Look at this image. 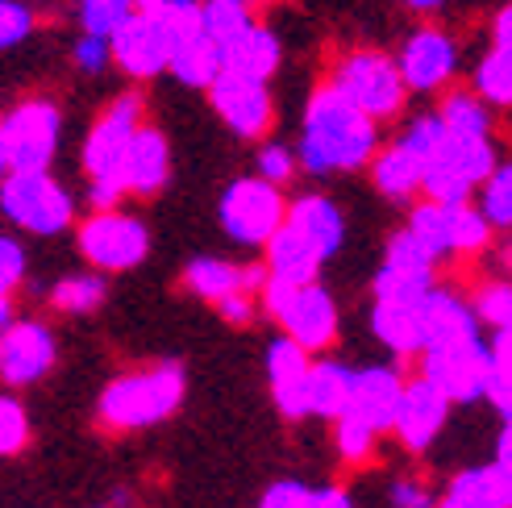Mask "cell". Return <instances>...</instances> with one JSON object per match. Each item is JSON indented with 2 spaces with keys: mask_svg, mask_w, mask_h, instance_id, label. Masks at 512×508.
<instances>
[{
  "mask_svg": "<svg viewBox=\"0 0 512 508\" xmlns=\"http://www.w3.org/2000/svg\"><path fill=\"white\" fill-rule=\"evenodd\" d=\"M263 267H267L271 279H279V284L300 288V284H317V275L325 267V254L304 238L296 225L284 221V230H279L263 250Z\"/></svg>",
  "mask_w": 512,
  "mask_h": 508,
  "instance_id": "24",
  "label": "cell"
},
{
  "mask_svg": "<svg viewBox=\"0 0 512 508\" xmlns=\"http://www.w3.org/2000/svg\"><path fill=\"white\" fill-rule=\"evenodd\" d=\"M80 5H84V0H80Z\"/></svg>",
  "mask_w": 512,
  "mask_h": 508,
  "instance_id": "57",
  "label": "cell"
},
{
  "mask_svg": "<svg viewBox=\"0 0 512 508\" xmlns=\"http://www.w3.org/2000/svg\"><path fill=\"white\" fill-rule=\"evenodd\" d=\"M113 63L125 80L150 84L159 75H171V34L163 17H134L113 38Z\"/></svg>",
  "mask_w": 512,
  "mask_h": 508,
  "instance_id": "17",
  "label": "cell"
},
{
  "mask_svg": "<svg viewBox=\"0 0 512 508\" xmlns=\"http://www.w3.org/2000/svg\"><path fill=\"white\" fill-rule=\"evenodd\" d=\"M496 459L500 463H512V417L500 421V438H496Z\"/></svg>",
  "mask_w": 512,
  "mask_h": 508,
  "instance_id": "52",
  "label": "cell"
},
{
  "mask_svg": "<svg viewBox=\"0 0 512 508\" xmlns=\"http://www.w3.org/2000/svg\"><path fill=\"white\" fill-rule=\"evenodd\" d=\"M71 63H75V71H84V75H105L109 67H117L113 63V42L80 34L71 42Z\"/></svg>",
  "mask_w": 512,
  "mask_h": 508,
  "instance_id": "42",
  "label": "cell"
},
{
  "mask_svg": "<svg viewBox=\"0 0 512 508\" xmlns=\"http://www.w3.org/2000/svg\"><path fill=\"white\" fill-rule=\"evenodd\" d=\"M396 63L413 96L450 92L458 80V67H463V46L442 25H417L413 34H404Z\"/></svg>",
  "mask_w": 512,
  "mask_h": 508,
  "instance_id": "12",
  "label": "cell"
},
{
  "mask_svg": "<svg viewBox=\"0 0 512 508\" xmlns=\"http://www.w3.org/2000/svg\"><path fill=\"white\" fill-rule=\"evenodd\" d=\"M408 230H413L438 259H454V221H450V205H433V200H417L408 209Z\"/></svg>",
  "mask_w": 512,
  "mask_h": 508,
  "instance_id": "31",
  "label": "cell"
},
{
  "mask_svg": "<svg viewBox=\"0 0 512 508\" xmlns=\"http://www.w3.org/2000/svg\"><path fill=\"white\" fill-rule=\"evenodd\" d=\"M188 396V375L179 363H155L109 379L96 396V421L109 434H138L179 413Z\"/></svg>",
  "mask_w": 512,
  "mask_h": 508,
  "instance_id": "3",
  "label": "cell"
},
{
  "mask_svg": "<svg viewBox=\"0 0 512 508\" xmlns=\"http://www.w3.org/2000/svg\"><path fill=\"white\" fill-rule=\"evenodd\" d=\"M288 225H296V230L325 254V263L346 246V213L325 192H300V196H292Z\"/></svg>",
  "mask_w": 512,
  "mask_h": 508,
  "instance_id": "23",
  "label": "cell"
},
{
  "mask_svg": "<svg viewBox=\"0 0 512 508\" xmlns=\"http://www.w3.org/2000/svg\"><path fill=\"white\" fill-rule=\"evenodd\" d=\"M334 450L346 467H367L379 450V434L371 425L354 421V417H338L334 421Z\"/></svg>",
  "mask_w": 512,
  "mask_h": 508,
  "instance_id": "37",
  "label": "cell"
},
{
  "mask_svg": "<svg viewBox=\"0 0 512 508\" xmlns=\"http://www.w3.org/2000/svg\"><path fill=\"white\" fill-rule=\"evenodd\" d=\"M259 296H246V292H238V296H225V300H217L213 309H217V317L225 321V325H238V329H246V325H254V317H259Z\"/></svg>",
  "mask_w": 512,
  "mask_h": 508,
  "instance_id": "46",
  "label": "cell"
},
{
  "mask_svg": "<svg viewBox=\"0 0 512 508\" xmlns=\"http://www.w3.org/2000/svg\"><path fill=\"white\" fill-rule=\"evenodd\" d=\"M367 175H371V188L383 200H396V205L413 209V200L425 196V163L408 146H400L396 138L375 155V163L367 167Z\"/></svg>",
  "mask_w": 512,
  "mask_h": 508,
  "instance_id": "22",
  "label": "cell"
},
{
  "mask_svg": "<svg viewBox=\"0 0 512 508\" xmlns=\"http://www.w3.org/2000/svg\"><path fill=\"white\" fill-rule=\"evenodd\" d=\"M471 92L492 113L496 109H512V55H508V50H500V46L483 50L475 71H471Z\"/></svg>",
  "mask_w": 512,
  "mask_h": 508,
  "instance_id": "29",
  "label": "cell"
},
{
  "mask_svg": "<svg viewBox=\"0 0 512 508\" xmlns=\"http://www.w3.org/2000/svg\"><path fill=\"white\" fill-rule=\"evenodd\" d=\"M0 213L34 238H59L75 225V200L50 171L5 175L0 180Z\"/></svg>",
  "mask_w": 512,
  "mask_h": 508,
  "instance_id": "9",
  "label": "cell"
},
{
  "mask_svg": "<svg viewBox=\"0 0 512 508\" xmlns=\"http://www.w3.org/2000/svg\"><path fill=\"white\" fill-rule=\"evenodd\" d=\"M105 508H117V504H105Z\"/></svg>",
  "mask_w": 512,
  "mask_h": 508,
  "instance_id": "56",
  "label": "cell"
},
{
  "mask_svg": "<svg viewBox=\"0 0 512 508\" xmlns=\"http://www.w3.org/2000/svg\"><path fill=\"white\" fill-rule=\"evenodd\" d=\"M471 304L479 321L492 329V334H508L512 329V275H492V279H479L471 288Z\"/></svg>",
  "mask_w": 512,
  "mask_h": 508,
  "instance_id": "32",
  "label": "cell"
},
{
  "mask_svg": "<svg viewBox=\"0 0 512 508\" xmlns=\"http://www.w3.org/2000/svg\"><path fill=\"white\" fill-rule=\"evenodd\" d=\"M63 142V109L50 96H21L0 117V167L5 175L50 171Z\"/></svg>",
  "mask_w": 512,
  "mask_h": 508,
  "instance_id": "5",
  "label": "cell"
},
{
  "mask_svg": "<svg viewBox=\"0 0 512 508\" xmlns=\"http://www.w3.org/2000/svg\"><path fill=\"white\" fill-rule=\"evenodd\" d=\"M313 508H354V496L342 484H321L313 496Z\"/></svg>",
  "mask_w": 512,
  "mask_h": 508,
  "instance_id": "49",
  "label": "cell"
},
{
  "mask_svg": "<svg viewBox=\"0 0 512 508\" xmlns=\"http://www.w3.org/2000/svg\"><path fill=\"white\" fill-rule=\"evenodd\" d=\"M475 205L483 209V217L492 221L496 234H512V159H500L492 180L479 188Z\"/></svg>",
  "mask_w": 512,
  "mask_h": 508,
  "instance_id": "34",
  "label": "cell"
},
{
  "mask_svg": "<svg viewBox=\"0 0 512 508\" xmlns=\"http://www.w3.org/2000/svg\"><path fill=\"white\" fill-rule=\"evenodd\" d=\"M288 205L292 200L284 196V188H275L259 175H242L234 180L221 200H217V225L221 234L234 242V246H246V250H267V242L284 230L288 221Z\"/></svg>",
  "mask_w": 512,
  "mask_h": 508,
  "instance_id": "8",
  "label": "cell"
},
{
  "mask_svg": "<svg viewBox=\"0 0 512 508\" xmlns=\"http://www.w3.org/2000/svg\"><path fill=\"white\" fill-rule=\"evenodd\" d=\"M450 409L454 400L438 388L429 384L425 375H413L404 388V400H400V413H396V442L408 450V454H425L433 442L442 438V429L450 421Z\"/></svg>",
  "mask_w": 512,
  "mask_h": 508,
  "instance_id": "15",
  "label": "cell"
},
{
  "mask_svg": "<svg viewBox=\"0 0 512 508\" xmlns=\"http://www.w3.org/2000/svg\"><path fill=\"white\" fill-rule=\"evenodd\" d=\"M163 9H167V0H134L138 17H163Z\"/></svg>",
  "mask_w": 512,
  "mask_h": 508,
  "instance_id": "53",
  "label": "cell"
},
{
  "mask_svg": "<svg viewBox=\"0 0 512 508\" xmlns=\"http://www.w3.org/2000/svg\"><path fill=\"white\" fill-rule=\"evenodd\" d=\"M379 150H383L379 121L350 105L329 80H321L304 100V117H300V142H296L300 171H309L313 180L367 171Z\"/></svg>",
  "mask_w": 512,
  "mask_h": 508,
  "instance_id": "1",
  "label": "cell"
},
{
  "mask_svg": "<svg viewBox=\"0 0 512 508\" xmlns=\"http://www.w3.org/2000/svg\"><path fill=\"white\" fill-rule=\"evenodd\" d=\"M204 25H209V38L225 50L229 42H238L250 25H259L254 9H246L242 0H204Z\"/></svg>",
  "mask_w": 512,
  "mask_h": 508,
  "instance_id": "36",
  "label": "cell"
},
{
  "mask_svg": "<svg viewBox=\"0 0 512 508\" xmlns=\"http://www.w3.org/2000/svg\"><path fill=\"white\" fill-rule=\"evenodd\" d=\"M254 175L275 188H288L296 175H300V155L296 146H284V142H263L259 155H254Z\"/></svg>",
  "mask_w": 512,
  "mask_h": 508,
  "instance_id": "39",
  "label": "cell"
},
{
  "mask_svg": "<svg viewBox=\"0 0 512 508\" xmlns=\"http://www.w3.org/2000/svg\"><path fill=\"white\" fill-rule=\"evenodd\" d=\"M105 296H109V279L105 275L100 271H75V275H63V279L50 284L46 304L55 313H63V317H88V313H96L100 304H105Z\"/></svg>",
  "mask_w": 512,
  "mask_h": 508,
  "instance_id": "27",
  "label": "cell"
},
{
  "mask_svg": "<svg viewBox=\"0 0 512 508\" xmlns=\"http://www.w3.org/2000/svg\"><path fill=\"white\" fill-rule=\"evenodd\" d=\"M163 25L171 34V80L209 92L225 71V55L209 38V25H204V0H167Z\"/></svg>",
  "mask_w": 512,
  "mask_h": 508,
  "instance_id": "10",
  "label": "cell"
},
{
  "mask_svg": "<svg viewBox=\"0 0 512 508\" xmlns=\"http://www.w3.org/2000/svg\"><path fill=\"white\" fill-rule=\"evenodd\" d=\"M438 254H433L408 225H400V230L383 242V259L379 267H388V271H400V275H413V279H433V271H438ZM438 284V279H433Z\"/></svg>",
  "mask_w": 512,
  "mask_h": 508,
  "instance_id": "30",
  "label": "cell"
},
{
  "mask_svg": "<svg viewBox=\"0 0 512 508\" xmlns=\"http://www.w3.org/2000/svg\"><path fill=\"white\" fill-rule=\"evenodd\" d=\"M400 5H404L408 13H417V17H433V13H442L450 0H400Z\"/></svg>",
  "mask_w": 512,
  "mask_h": 508,
  "instance_id": "51",
  "label": "cell"
},
{
  "mask_svg": "<svg viewBox=\"0 0 512 508\" xmlns=\"http://www.w3.org/2000/svg\"><path fill=\"white\" fill-rule=\"evenodd\" d=\"M263 313L279 325V334L292 338L296 346H304L309 354H325L338 342V300L321 279L317 284H279V279H267L263 288Z\"/></svg>",
  "mask_w": 512,
  "mask_h": 508,
  "instance_id": "6",
  "label": "cell"
},
{
  "mask_svg": "<svg viewBox=\"0 0 512 508\" xmlns=\"http://www.w3.org/2000/svg\"><path fill=\"white\" fill-rule=\"evenodd\" d=\"M483 475H488V488H492L496 504L500 508H512V463L492 459V463H483Z\"/></svg>",
  "mask_w": 512,
  "mask_h": 508,
  "instance_id": "47",
  "label": "cell"
},
{
  "mask_svg": "<svg viewBox=\"0 0 512 508\" xmlns=\"http://www.w3.org/2000/svg\"><path fill=\"white\" fill-rule=\"evenodd\" d=\"M417 367L429 384H438L454 404H475V400L488 396L492 338H483L479 329H463V334L438 338V342L425 346Z\"/></svg>",
  "mask_w": 512,
  "mask_h": 508,
  "instance_id": "7",
  "label": "cell"
},
{
  "mask_svg": "<svg viewBox=\"0 0 512 508\" xmlns=\"http://www.w3.org/2000/svg\"><path fill=\"white\" fill-rule=\"evenodd\" d=\"M317 488L300 484V479H275V484L259 496V508H313Z\"/></svg>",
  "mask_w": 512,
  "mask_h": 508,
  "instance_id": "44",
  "label": "cell"
},
{
  "mask_svg": "<svg viewBox=\"0 0 512 508\" xmlns=\"http://www.w3.org/2000/svg\"><path fill=\"white\" fill-rule=\"evenodd\" d=\"M225 71H238V75H250V80H271V75L279 71V63H284V42H279V34L271 30V25H250V30L229 42L225 50Z\"/></svg>",
  "mask_w": 512,
  "mask_h": 508,
  "instance_id": "25",
  "label": "cell"
},
{
  "mask_svg": "<svg viewBox=\"0 0 512 508\" xmlns=\"http://www.w3.org/2000/svg\"><path fill=\"white\" fill-rule=\"evenodd\" d=\"M25 446H30V413L13 392H5L0 396V454L13 459Z\"/></svg>",
  "mask_w": 512,
  "mask_h": 508,
  "instance_id": "40",
  "label": "cell"
},
{
  "mask_svg": "<svg viewBox=\"0 0 512 508\" xmlns=\"http://www.w3.org/2000/svg\"><path fill=\"white\" fill-rule=\"evenodd\" d=\"M59 359L55 329L38 317H17L13 325L0 329V379L9 388H30L50 375Z\"/></svg>",
  "mask_w": 512,
  "mask_h": 508,
  "instance_id": "14",
  "label": "cell"
},
{
  "mask_svg": "<svg viewBox=\"0 0 512 508\" xmlns=\"http://www.w3.org/2000/svg\"><path fill=\"white\" fill-rule=\"evenodd\" d=\"M450 221H454V254L458 259H471V254H483L492 246L496 230H492V221L483 217V209L475 205H450Z\"/></svg>",
  "mask_w": 512,
  "mask_h": 508,
  "instance_id": "35",
  "label": "cell"
},
{
  "mask_svg": "<svg viewBox=\"0 0 512 508\" xmlns=\"http://www.w3.org/2000/svg\"><path fill=\"white\" fill-rule=\"evenodd\" d=\"M388 504L392 508H438V500H433V492L421 484V479L413 475H396L388 484Z\"/></svg>",
  "mask_w": 512,
  "mask_h": 508,
  "instance_id": "45",
  "label": "cell"
},
{
  "mask_svg": "<svg viewBox=\"0 0 512 508\" xmlns=\"http://www.w3.org/2000/svg\"><path fill=\"white\" fill-rule=\"evenodd\" d=\"M34 25H38V17H34V9L25 5V0H0V46L5 50L21 46L25 38L34 34Z\"/></svg>",
  "mask_w": 512,
  "mask_h": 508,
  "instance_id": "41",
  "label": "cell"
},
{
  "mask_svg": "<svg viewBox=\"0 0 512 508\" xmlns=\"http://www.w3.org/2000/svg\"><path fill=\"white\" fill-rule=\"evenodd\" d=\"M425 300L421 304L371 300V334L392 359H421V350H425Z\"/></svg>",
  "mask_w": 512,
  "mask_h": 508,
  "instance_id": "21",
  "label": "cell"
},
{
  "mask_svg": "<svg viewBox=\"0 0 512 508\" xmlns=\"http://www.w3.org/2000/svg\"><path fill=\"white\" fill-rule=\"evenodd\" d=\"M492 46H500V50H508V55H512V0H508V5H500L496 17H492Z\"/></svg>",
  "mask_w": 512,
  "mask_h": 508,
  "instance_id": "48",
  "label": "cell"
},
{
  "mask_svg": "<svg viewBox=\"0 0 512 508\" xmlns=\"http://www.w3.org/2000/svg\"><path fill=\"white\" fill-rule=\"evenodd\" d=\"M134 17H138V13H134V0H84V5L75 9L80 34H88V38H105V42H113Z\"/></svg>",
  "mask_w": 512,
  "mask_h": 508,
  "instance_id": "33",
  "label": "cell"
},
{
  "mask_svg": "<svg viewBox=\"0 0 512 508\" xmlns=\"http://www.w3.org/2000/svg\"><path fill=\"white\" fill-rule=\"evenodd\" d=\"M25 246L13 238V234H5L0 238V300H13V292L25 284Z\"/></svg>",
  "mask_w": 512,
  "mask_h": 508,
  "instance_id": "43",
  "label": "cell"
},
{
  "mask_svg": "<svg viewBox=\"0 0 512 508\" xmlns=\"http://www.w3.org/2000/svg\"><path fill=\"white\" fill-rule=\"evenodd\" d=\"M350 392H354V367H346L342 359H313V375H309V409L321 421H338L350 409Z\"/></svg>",
  "mask_w": 512,
  "mask_h": 508,
  "instance_id": "26",
  "label": "cell"
},
{
  "mask_svg": "<svg viewBox=\"0 0 512 508\" xmlns=\"http://www.w3.org/2000/svg\"><path fill=\"white\" fill-rule=\"evenodd\" d=\"M508 267H512V250H508Z\"/></svg>",
  "mask_w": 512,
  "mask_h": 508,
  "instance_id": "55",
  "label": "cell"
},
{
  "mask_svg": "<svg viewBox=\"0 0 512 508\" xmlns=\"http://www.w3.org/2000/svg\"><path fill=\"white\" fill-rule=\"evenodd\" d=\"M408 379L400 375V367L392 363H367V367H354V392H350V409L342 417H354L371 425L375 434H392L396 429V413H400V400H404Z\"/></svg>",
  "mask_w": 512,
  "mask_h": 508,
  "instance_id": "18",
  "label": "cell"
},
{
  "mask_svg": "<svg viewBox=\"0 0 512 508\" xmlns=\"http://www.w3.org/2000/svg\"><path fill=\"white\" fill-rule=\"evenodd\" d=\"M142 125H146V105H142L138 92L113 96L109 105L96 113V121L88 125L80 163H84V175H88L92 213H109V209L121 205V196H130L125 192V180H121V167H125V155H130V146H134Z\"/></svg>",
  "mask_w": 512,
  "mask_h": 508,
  "instance_id": "2",
  "label": "cell"
},
{
  "mask_svg": "<svg viewBox=\"0 0 512 508\" xmlns=\"http://www.w3.org/2000/svg\"><path fill=\"white\" fill-rule=\"evenodd\" d=\"M438 508H500V504H496V496L488 488V475H483V467H467V471H458L446 484Z\"/></svg>",
  "mask_w": 512,
  "mask_h": 508,
  "instance_id": "38",
  "label": "cell"
},
{
  "mask_svg": "<svg viewBox=\"0 0 512 508\" xmlns=\"http://www.w3.org/2000/svg\"><path fill=\"white\" fill-rule=\"evenodd\" d=\"M492 371L512 375V329L508 334H492Z\"/></svg>",
  "mask_w": 512,
  "mask_h": 508,
  "instance_id": "50",
  "label": "cell"
},
{
  "mask_svg": "<svg viewBox=\"0 0 512 508\" xmlns=\"http://www.w3.org/2000/svg\"><path fill=\"white\" fill-rule=\"evenodd\" d=\"M267 267L263 263H234V259H217V254H204L184 267V288L192 296H200L204 304H217L225 296H263L267 288Z\"/></svg>",
  "mask_w": 512,
  "mask_h": 508,
  "instance_id": "19",
  "label": "cell"
},
{
  "mask_svg": "<svg viewBox=\"0 0 512 508\" xmlns=\"http://www.w3.org/2000/svg\"><path fill=\"white\" fill-rule=\"evenodd\" d=\"M438 117L446 121L450 134H471V138H496V121H492V109L467 88H450L442 92L438 100Z\"/></svg>",
  "mask_w": 512,
  "mask_h": 508,
  "instance_id": "28",
  "label": "cell"
},
{
  "mask_svg": "<svg viewBox=\"0 0 512 508\" xmlns=\"http://www.w3.org/2000/svg\"><path fill=\"white\" fill-rule=\"evenodd\" d=\"M313 359L304 346H296L292 338L279 334L267 346V388H271V404L284 421H304L313 417L309 409V375H313Z\"/></svg>",
  "mask_w": 512,
  "mask_h": 508,
  "instance_id": "16",
  "label": "cell"
},
{
  "mask_svg": "<svg viewBox=\"0 0 512 508\" xmlns=\"http://www.w3.org/2000/svg\"><path fill=\"white\" fill-rule=\"evenodd\" d=\"M209 105L221 117L229 134H238L242 142H259L271 134L275 121V100L263 80H250L238 71H221L217 84L209 88Z\"/></svg>",
  "mask_w": 512,
  "mask_h": 508,
  "instance_id": "13",
  "label": "cell"
},
{
  "mask_svg": "<svg viewBox=\"0 0 512 508\" xmlns=\"http://www.w3.org/2000/svg\"><path fill=\"white\" fill-rule=\"evenodd\" d=\"M121 180H125V192L130 196H159L171 180V146H167V134L159 125H142L130 155H125V167H121Z\"/></svg>",
  "mask_w": 512,
  "mask_h": 508,
  "instance_id": "20",
  "label": "cell"
},
{
  "mask_svg": "<svg viewBox=\"0 0 512 508\" xmlns=\"http://www.w3.org/2000/svg\"><path fill=\"white\" fill-rule=\"evenodd\" d=\"M325 80L334 84L350 105H358L367 117H375L379 125L396 121L408 105V96H413L404 84V75H400L396 55L375 50V46H354L346 55H338Z\"/></svg>",
  "mask_w": 512,
  "mask_h": 508,
  "instance_id": "4",
  "label": "cell"
},
{
  "mask_svg": "<svg viewBox=\"0 0 512 508\" xmlns=\"http://www.w3.org/2000/svg\"><path fill=\"white\" fill-rule=\"evenodd\" d=\"M242 5H246V9H259V5H263V0H242Z\"/></svg>",
  "mask_w": 512,
  "mask_h": 508,
  "instance_id": "54",
  "label": "cell"
},
{
  "mask_svg": "<svg viewBox=\"0 0 512 508\" xmlns=\"http://www.w3.org/2000/svg\"><path fill=\"white\" fill-rule=\"evenodd\" d=\"M75 246H80V259L100 271V275H121L146 263L150 254V230L146 221L125 213V209H109V213H88L75 225Z\"/></svg>",
  "mask_w": 512,
  "mask_h": 508,
  "instance_id": "11",
  "label": "cell"
}]
</instances>
